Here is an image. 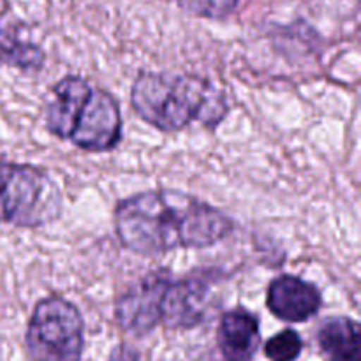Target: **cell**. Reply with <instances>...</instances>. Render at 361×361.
<instances>
[{"instance_id":"obj_10","label":"cell","mask_w":361,"mask_h":361,"mask_svg":"<svg viewBox=\"0 0 361 361\" xmlns=\"http://www.w3.org/2000/svg\"><path fill=\"white\" fill-rule=\"evenodd\" d=\"M316 342L328 361H361L360 326L351 317H324L316 330Z\"/></svg>"},{"instance_id":"obj_3","label":"cell","mask_w":361,"mask_h":361,"mask_svg":"<svg viewBox=\"0 0 361 361\" xmlns=\"http://www.w3.org/2000/svg\"><path fill=\"white\" fill-rule=\"evenodd\" d=\"M46 129L90 154H108L123 137V118L115 95L83 76H63L49 90Z\"/></svg>"},{"instance_id":"obj_9","label":"cell","mask_w":361,"mask_h":361,"mask_svg":"<svg viewBox=\"0 0 361 361\" xmlns=\"http://www.w3.org/2000/svg\"><path fill=\"white\" fill-rule=\"evenodd\" d=\"M261 344L259 319L245 309L222 314L217 328V345L224 361H252Z\"/></svg>"},{"instance_id":"obj_13","label":"cell","mask_w":361,"mask_h":361,"mask_svg":"<svg viewBox=\"0 0 361 361\" xmlns=\"http://www.w3.org/2000/svg\"><path fill=\"white\" fill-rule=\"evenodd\" d=\"M178 6L194 16L222 20L236 9L240 0H176Z\"/></svg>"},{"instance_id":"obj_4","label":"cell","mask_w":361,"mask_h":361,"mask_svg":"<svg viewBox=\"0 0 361 361\" xmlns=\"http://www.w3.org/2000/svg\"><path fill=\"white\" fill-rule=\"evenodd\" d=\"M62 210V190L46 169L0 161V224L42 228Z\"/></svg>"},{"instance_id":"obj_2","label":"cell","mask_w":361,"mask_h":361,"mask_svg":"<svg viewBox=\"0 0 361 361\" xmlns=\"http://www.w3.org/2000/svg\"><path fill=\"white\" fill-rule=\"evenodd\" d=\"M130 106L162 133H178L192 123L214 130L229 115V102L217 85L169 71H141L130 87Z\"/></svg>"},{"instance_id":"obj_14","label":"cell","mask_w":361,"mask_h":361,"mask_svg":"<svg viewBox=\"0 0 361 361\" xmlns=\"http://www.w3.org/2000/svg\"><path fill=\"white\" fill-rule=\"evenodd\" d=\"M108 361H141V358L133 348H129V345H118V348L113 349Z\"/></svg>"},{"instance_id":"obj_11","label":"cell","mask_w":361,"mask_h":361,"mask_svg":"<svg viewBox=\"0 0 361 361\" xmlns=\"http://www.w3.org/2000/svg\"><path fill=\"white\" fill-rule=\"evenodd\" d=\"M44 60L46 55L41 46L23 37L21 27L2 23L0 20V67L9 66L25 73H39Z\"/></svg>"},{"instance_id":"obj_6","label":"cell","mask_w":361,"mask_h":361,"mask_svg":"<svg viewBox=\"0 0 361 361\" xmlns=\"http://www.w3.org/2000/svg\"><path fill=\"white\" fill-rule=\"evenodd\" d=\"M171 271L155 270L141 277L118 296L115 317L127 334L145 337L161 324V300Z\"/></svg>"},{"instance_id":"obj_1","label":"cell","mask_w":361,"mask_h":361,"mask_svg":"<svg viewBox=\"0 0 361 361\" xmlns=\"http://www.w3.org/2000/svg\"><path fill=\"white\" fill-rule=\"evenodd\" d=\"M118 242L140 256L208 249L235 229L229 215L175 189H154L120 200L113 214Z\"/></svg>"},{"instance_id":"obj_7","label":"cell","mask_w":361,"mask_h":361,"mask_svg":"<svg viewBox=\"0 0 361 361\" xmlns=\"http://www.w3.org/2000/svg\"><path fill=\"white\" fill-rule=\"evenodd\" d=\"M212 282L204 277L189 275L175 279L169 275L161 300V324L169 330H190L203 323Z\"/></svg>"},{"instance_id":"obj_5","label":"cell","mask_w":361,"mask_h":361,"mask_svg":"<svg viewBox=\"0 0 361 361\" xmlns=\"http://www.w3.org/2000/svg\"><path fill=\"white\" fill-rule=\"evenodd\" d=\"M83 348L85 323L80 309L59 295L39 300L25 334L28 361H81Z\"/></svg>"},{"instance_id":"obj_12","label":"cell","mask_w":361,"mask_h":361,"mask_svg":"<svg viewBox=\"0 0 361 361\" xmlns=\"http://www.w3.org/2000/svg\"><path fill=\"white\" fill-rule=\"evenodd\" d=\"M303 351V341L298 331L282 330L264 344V355L270 361H296Z\"/></svg>"},{"instance_id":"obj_8","label":"cell","mask_w":361,"mask_h":361,"mask_svg":"<svg viewBox=\"0 0 361 361\" xmlns=\"http://www.w3.org/2000/svg\"><path fill=\"white\" fill-rule=\"evenodd\" d=\"M267 307L277 319L305 323L317 316L323 307V295L312 282L295 275H279L268 286Z\"/></svg>"}]
</instances>
